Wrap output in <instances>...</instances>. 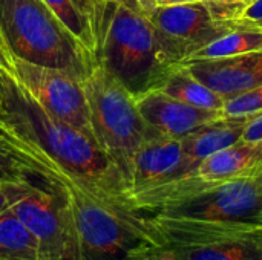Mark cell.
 <instances>
[{
    "label": "cell",
    "instance_id": "1",
    "mask_svg": "<svg viewBox=\"0 0 262 260\" xmlns=\"http://www.w3.org/2000/svg\"><path fill=\"white\" fill-rule=\"evenodd\" d=\"M0 144L28 176L61 198L72 233L74 260H146L157 248L144 215L100 199L45 152L3 129Z\"/></svg>",
    "mask_w": 262,
    "mask_h": 260
},
{
    "label": "cell",
    "instance_id": "2",
    "mask_svg": "<svg viewBox=\"0 0 262 260\" xmlns=\"http://www.w3.org/2000/svg\"><path fill=\"white\" fill-rule=\"evenodd\" d=\"M0 129L45 152L100 199L134 210L123 175L101 149L84 133L49 115L3 67Z\"/></svg>",
    "mask_w": 262,
    "mask_h": 260
},
{
    "label": "cell",
    "instance_id": "3",
    "mask_svg": "<svg viewBox=\"0 0 262 260\" xmlns=\"http://www.w3.org/2000/svg\"><path fill=\"white\" fill-rule=\"evenodd\" d=\"M94 58L135 98L157 90L173 66L157 31L132 0H103L94 14Z\"/></svg>",
    "mask_w": 262,
    "mask_h": 260
},
{
    "label": "cell",
    "instance_id": "4",
    "mask_svg": "<svg viewBox=\"0 0 262 260\" xmlns=\"http://www.w3.org/2000/svg\"><path fill=\"white\" fill-rule=\"evenodd\" d=\"M0 37L11 58L80 78L95 63L43 0H0Z\"/></svg>",
    "mask_w": 262,
    "mask_h": 260
},
{
    "label": "cell",
    "instance_id": "5",
    "mask_svg": "<svg viewBox=\"0 0 262 260\" xmlns=\"http://www.w3.org/2000/svg\"><path fill=\"white\" fill-rule=\"evenodd\" d=\"M92 129V139L123 175L127 192L134 158L141 144L158 135L137 107V98L100 63L81 78Z\"/></svg>",
    "mask_w": 262,
    "mask_h": 260
},
{
    "label": "cell",
    "instance_id": "6",
    "mask_svg": "<svg viewBox=\"0 0 262 260\" xmlns=\"http://www.w3.org/2000/svg\"><path fill=\"white\" fill-rule=\"evenodd\" d=\"M11 74L49 115L92 139L89 106L78 75L17 58H11Z\"/></svg>",
    "mask_w": 262,
    "mask_h": 260
},
{
    "label": "cell",
    "instance_id": "7",
    "mask_svg": "<svg viewBox=\"0 0 262 260\" xmlns=\"http://www.w3.org/2000/svg\"><path fill=\"white\" fill-rule=\"evenodd\" d=\"M160 46L172 64L184 63L192 54L236 29L213 18L206 2L154 6L147 12Z\"/></svg>",
    "mask_w": 262,
    "mask_h": 260
},
{
    "label": "cell",
    "instance_id": "8",
    "mask_svg": "<svg viewBox=\"0 0 262 260\" xmlns=\"http://www.w3.org/2000/svg\"><path fill=\"white\" fill-rule=\"evenodd\" d=\"M32 179L31 192L11 210L35 236L41 260H74L72 233L61 198L46 184Z\"/></svg>",
    "mask_w": 262,
    "mask_h": 260
},
{
    "label": "cell",
    "instance_id": "9",
    "mask_svg": "<svg viewBox=\"0 0 262 260\" xmlns=\"http://www.w3.org/2000/svg\"><path fill=\"white\" fill-rule=\"evenodd\" d=\"M190 176L181 139L161 133L146 139L138 149L129 178V201L132 196L164 185L167 182Z\"/></svg>",
    "mask_w": 262,
    "mask_h": 260
},
{
    "label": "cell",
    "instance_id": "10",
    "mask_svg": "<svg viewBox=\"0 0 262 260\" xmlns=\"http://www.w3.org/2000/svg\"><path fill=\"white\" fill-rule=\"evenodd\" d=\"M181 64L224 101L262 86V51Z\"/></svg>",
    "mask_w": 262,
    "mask_h": 260
},
{
    "label": "cell",
    "instance_id": "11",
    "mask_svg": "<svg viewBox=\"0 0 262 260\" xmlns=\"http://www.w3.org/2000/svg\"><path fill=\"white\" fill-rule=\"evenodd\" d=\"M137 107L152 129L173 139H183L201 126L223 116L221 110L200 109L161 90L137 97Z\"/></svg>",
    "mask_w": 262,
    "mask_h": 260
},
{
    "label": "cell",
    "instance_id": "12",
    "mask_svg": "<svg viewBox=\"0 0 262 260\" xmlns=\"http://www.w3.org/2000/svg\"><path fill=\"white\" fill-rule=\"evenodd\" d=\"M157 248L164 250L170 260H262V227Z\"/></svg>",
    "mask_w": 262,
    "mask_h": 260
},
{
    "label": "cell",
    "instance_id": "13",
    "mask_svg": "<svg viewBox=\"0 0 262 260\" xmlns=\"http://www.w3.org/2000/svg\"><path fill=\"white\" fill-rule=\"evenodd\" d=\"M200 179L223 184L262 175V141H244L203 159L195 173Z\"/></svg>",
    "mask_w": 262,
    "mask_h": 260
},
{
    "label": "cell",
    "instance_id": "14",
    "mask_svg": "<svg viewBox=\"0 0 262 260\" xmlns=\"http://www.w3.org/2000/svg\"><path fill=\"white\" fill-rule=\"evenodd\" d=\"M247 118L249 116L223 115L183 138L181 144L189 173L193 175L196 166L207 156L239 143L243 139Z\"/></svg>",
    "mask_w": 262,
    "mask_h": 260
},
{
    "label": "cell",
    "instance_id": "15",
    "mask_svg": "<svg viewBox=\"0 0 262 260\" xmlns=\"http://www.w3.org/2000/svg\"><path fill=\"white\" fill-rule=\"evenodd\" d=\"M157 90H161L186 104L206 110H223L224 106V100L204 83H201L184 64L173 66L161 87Z\"/></svg>",
    "mask_w": 262,
    "mask_h": 260
},
{
    "label": "cell",
    "instance_id": "16",
    "mask_svg": "<svg viewBox=\"0 0 262 260\" xmlns=\"http://www.w3.org/2000/svg\"><path fill=\"white\" fill-rule=\"evenodd\" d=\"M0 260H41L35 236L12 210L0 215Z\"/></svg>",
    "mask_w": 262,
    "mask_h": 260
},
{
    "label": "cell",
    "instance_id": "17",
    "mask_svg": "<svg viewBox=\"0 0 262 260\" xmlns=\"http://www.w3.org/2000/svg\"><path fill=\"white\" fill-rule=\"evenodd\" d=\"M258 51H262V31L236 28L221 35L215 41L209 43L207 46L201 48L195 54H192L184 63L195 61V60L226 58V57H235V55L258 52Z\"/></svg>",
    "mask_w": 262,
    "mask_h": 260
},
{
    "label": "cell",
    "instance_id": "18",
    "mask_svg": "<svg viewBox=\"0 0 262 260\" xmlns=\"http://www.w3.org/2000/svg\"><path fill=\"white\" fill-rule=\"evenodd\" d=\"M51 11L60 18V21L68 28V31L78 40V43L94 57L95 37L94 28L88 15H84L74 0H43ZM95 60V58H94Z\"/></svg>",
    "mask_w": 262,
    "mask_h": 260
},
{
    "label": "cell",
    "instance_id": "19",
    "mask_svg": "<svg viewBox=\"0 0 262 260\" xmlns=\"http://www.w3.org/2000/svg\"><path fill=\"white\" fill-rule=\"evenodd\" d=\"M224 116H250L262 112V86L224 101Z\"/></svg>",
    "mask_w": 262,
    "mask_h": 260
},
{
    "label": "cell",
    "instance_id": "20",
    "mask_svg": "<svg viewBox=\"0 0 262 260\" xmlns=\"http://www.w3.org/2000/svg\"><path fill=\"white\" fill-rule=\"evenodd\" d=\"M34 187V179H11L0 181V215L11 210L20 199H23Z\"/></svg>",
    "mask_w": 262,
    "mask_h": 260
},
{
    "label": "cell",
    "instance_id": "21",
    "mask_svg": "<svg viewBox=\"0 0 262 260\" xmlns=\"http://www.w3.org/2000/svg\"><path fill=\"white\" fill-rule=\"evenodd\" d=\"M233 25L235 28L262 31V0H252L247 3Z\"/></svg>",
    "mask_w": 262,
    "mask_h": 260
},
{
    "label": "cell",
    "instance_id": "22",
    "mask_svg": "<svg viewBox=\"0 0 262 260\" xmlns=\"http://www.w3.org/2000/svg\"><path fill=\"white\" fill-rule=\"evenodd\" d=\"M29 178L20 164L8 153V150L0 144V181L11 179H25Z\"/></svg>",
    "mask_w": 262,
    "mask_h": 260
},
{
    "label": "cell",
    "instance_id": "23",
    "mask_svg": "<svg viewBox=\"0 0 262 260\" xmlns=\"http://www.w3.org/2000/svg\"><path fill=\"white\" fill-rule=\"evenodd\" d=\"M244 141H262V112L250 115L247 118L244 132H243Z\"/></svg>",
    "mask_w": 262,
    "mask_h": 260
},
{
    "label": "cell",
    "instance_id": "24",
    "mask_svg": "<svg viewBox=\"0 0 262 260\" xmlns=\"http://www.w3.org/2000/svg\"><path fill=\"white\" fill-rule=\"evenodd\" d=\"M101 2H103V0H74V3L80 8V11H81L84 15H88V18L91 20V23H92V20H94L95 9L98 8V5H100ZM92 28H94V25H92Z\"/></svg>",
    "mask_w": 262,
    "mask_h": 260
},
{
    "label": "cell",
    "instance_id": "25",
    "mask_svg": "<svg viewBox=\"0 0 262 260\" xmlns=\"http://www.w3.org/2000/svg\"><path fill=\"white\" fill-rule=\"evenodd\" d=\"M0 67H3L8 72H11V57H9L8 51L5 49V44L2 41V37H0Z\"/></svg>",
    "mask_w": 262,
    "mask_h": 260
},
{
    "label": "cell",
    "instance_id": "26",
    "mask_svg": "<svg viewBox=\"0 0 262 260\" xmlns=\"http://www.w3.org/2000/svg\"><path fill=\"white\" fill-rule=\"evenodd\" d=\"M203 0H155V6H170V5H186V3H196Z\"/></svg>",
    "mask_w": 262,
    "mask_h": 260
},
{
    "label": "cell",
    "instance_id": "27",
    "mask_svg": "<svg viewBox=\"0 0 262 260\" xmlns=\"http://www.w3.org/2000/svg\"><path fill=\"white\" fill-rule=\"evenodd\" d=\"M135 5H138L143 11L149 12L154 6H155V0H132Z\"/></svg>",
    "mask_w": 262,
    "mask_h": 260
},
{
    "label": "cell",
    "instance_id": "28",
    "mask_svg": "<svg viewBox=\"0 0 262 260\" xmlns=\"http://www.w3.org/2000/svg\"><path fill=\"white\" fill-rule=\"evenodd\" d=\"M146 260H169V257H167V254L161 248H155Z\"/></svg>",
    "mask_w": 262,
    "mask_h": 260
},
{
    "label": "cell",
    "instance_id": "29",
    "mask_svg": "<svg viewBox=\"0 0 262 260\" xmlns=\"http://www.w3.org/2000/svg\"><path fill=\"white\" fill-rule=\"evenodd\" d=\"M210 2H224V3H241V5H247L252 0H210Z\"/></svg>",
    "mask_w": 262,
    "mask_h": 260
},
{
    "label": "cell",
    "instance_id": "30",
    "mask_svg": "<svg viewBox=\"0 0 262 260\" xmlns=\"http://www.w3.org/2000/svg\"><path fill=\"white\" fill-rule=\"evenodd\" d=\"M163 251H164V250H163ZM164 253H166V251H164ZM166 254H167V253H166ZM167 257H169V256H167ZM169 260H170V259H169Z\"/></svg>",
    "mask_w": 262,
    "mask_h": 260
}]
</instances>
